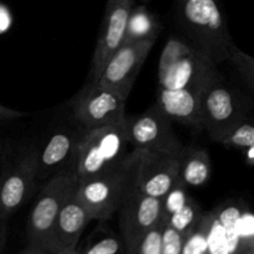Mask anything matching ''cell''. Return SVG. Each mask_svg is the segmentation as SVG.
<instances>
[{
  "label": "cell",
  "instance_id": "obj_1",
  "mask_svg": "<svg viewBox=\"0 0 254 254\" xmlns=\"http://www.w3.org/2000/svg\"><path fill=\"white\" fill-rule=\"evenodd\" d=\"M158 76L161 88L201 92L218 72L217 64L202 50L178 37H170L161 52Z\"/></svg>",
  "mask_w": 254,
  "mask_h": 254
},
{
  "label": "cell",
  "instance_id": "obj_2",
  "mask_svg": "<svg viewBox=\"0 0 254 254\" xmlns=\"http://www.w3.org/2000/svg\"><path fill=\"white\" fill-rule=\"evenodd\" d=\"M181 21L195 46L216 64L228 61L236 44L218 0H181Z\"/></svg>",
  "mask_w": 254,
  "mask_h": 254
},
{
  "label": "cell",
  "instance_id": "obj_3",
  "mask_svg": "<svg viewBox=\"0 0 254 254\" xmlns=\"http://www.w3.org/2000/svg\"><path fill=\"white\" fill-rule=\"evenodd\" d=\"M129 146L127 117L117 123L87 130L74 153L78 181L88 180L118 165L129 154Z\"/></svg>",
  "mask_w": 254,
  "mask_h": 254
},
{
  "label": "cell",
  "instance_id": "obj_4",
  "mask_svg": "<svg viewBox=\"0 0 254 254\" xmlns=\"http://www.w3.org/2000/svg\"><path fill=\"white\" fill-rule=\"evenodd\" d=\"M136 150L131 149L122 163L106 173L78 181L77 196L92 220H109L118 211L124 196L135 184Z\"/></svg>",
  "mask_w": 254,
  "mask_h": 254
},
{
  "label": "cell",
  "instance_id": "obj_5",
  "mask_svg": "<svg viewBox=\"0 0 254 254\" xmlns=\"http://www.w3.org/2000/svg\"><path fill=\"white\" fill-rule=\"evenodd\" d=\"M78 186L76 171L62 170L52 176L31 208L26 225L27 245L50 252L57 216L64 201Z\"/></svg>",
  "mask_w": 254,
  "mask_h": 254
},
{
  "label": "cell",
  "instance_id": "obj_6",
  "mask_svg": "<svg viewBox=\"0 0 254 254\" xmlns=\"http://www.w3.org/2000/svg\"><path fill=\"white\" fill-rule=\"evenodd\" d=\"M252 109L250 102L231 87L221 82L220 76L211 79L200 94V112L202 128L217 143L245 121Z\"/></svg>",
  "mask_w": 254,
  "mask_h": 254
},
{
  "label": "cell",
  "instance_id": "obj_7",
  "mask_svg": "<svg viewBox=\"0 0 254 254\" xmlns=\"http://www.w3.org/2000/svg\"><path fill=\"white\" fill-rule=\"evenodd\" d=\"M127 136L129 145L136 150L183 155L186 149L156 103L139 116L127 117Z\"/></svg>",
  "mask_w": 254,
  "mask_h": 254
},
{
  "label": "cell",
  "instance_id": "obj_8",
  "mask_svg": "<svg viewBox=\"0 0 254 254\" xmlns=\"http://www.w3.org/2000/svg\"><path fill=\"white\" fill-rule=\"evenodd\" d=\"M119 230L127 254H133L140 238L158 225L163 215V198L151 197L133 188L119 206Z\"/></svg>",
  "mask_w": 254,
  "mask_h": 254
},
{
  "label": "cell",
  "instance_id": "obj_9",
  "mask_svg": "<svg viewBox=\"0 0 254 254\" xmlns=\"http://www.w3.org/2000/svg\"><path fill=\"white\" fill-rule=\"evenodd\" d=\"M127 99L98 82H89L76 97L73 114L87 130L126 118Z\"/></svg>",
  "mask_w": 254,
  "mask_h": 254
},
{
  "label": "cell",
  "instance_id": "obj_10",
  "mask_svg": "<svg viewBox=\"0 0 254 254\" xmlns=\"http://www.w3.org/2000/svg\"><path fill=\"white\" fill-rule=\"evenodd\" d=\"M155 42L156 40L124 42L109 57L96 82L128 99L136 77Z\"/></svg>",
  "mask_w": 254,
  "mask_h": 254
},
{
  "label": "cell",
  "instance_id": "obj_11",
  "mask_svg": "<svg viewBox=\"0 0 254 254\" xmlns=\"http://www.w3.org/2000/svg\"><path fill=\"white\" fill-rule=\"evenodd\" d=\"M181 156L136 150L135 188L144 195L163 198L178 183Z\"/></svg>",
  "mask_w": 254,
  "mask_h": 254
},
{
  "label": "cell",
  "instance_id": "obj_12",
  "mask_svg": "<svg viewBox=\"0 0 254 254\" xmlns=\"http://www.w3.org/2000/svg\"><path fill=\"white\" fill-rule=\"evenodd\" d=\"M134 0H107L102 29L94 49L89 82H96L109 57L123 45Z\"/></svg>",
  "mask_w": 254,
  "mask_h": 254
},
{
  "label": "cell",
  "instance_id": "obj_13",
  "mask_svg": "<svg viewBox=\"0 0 254 254\" xmlns=\"http://www.w3.org/2000/svg\"><path fill=\"white\" fill-rule=\"evenodd\" d=\"M37 179V153L20 159L0 179V221L14 215L31 195Z\"/></svg>",
  "mask_w": 254,
  "mask_h": 254
},
{
  "label": "cell",
  "instance_id": "obj_14",
  "mask_svg": "<svg viewBox=\"0 0 254 254\" xmlns=\"http://www.w3.org/2000/svg\"><path fill=\"white\" fill-rule=\"evenodd\" d=\"M91 221H93L91 213L78 198L76 189L60 210L50 251L77 248L82 233Z\"/></svg>",
  "mask_w": 254,
  "mask_h": 254
},
{
  "label": "cell",
  "instance_id": "obj_15",
  "mask_svg": "<svg viewBox=\"0 0 254 254\" xmlns=\"http://www.w3.org/2000/svg\"><path fill=\"white\" fill-rule=\"evenodd\" d=\"M201 92L189 88H159L156 104L171 122L202 128L200 112Z\"/></svg>",
  "mask_w": 254,
  "mask_h": 254
},
{
  "label": "cell",
  "instance_id": "obj_16",
  "mask_svg": "<svg viewBox=\"0 0 254 254\" xmlns=\"http://www.w3.org/2000/svg\"><path fill=\"white\" fill-rule=\"evenodd\" d=\"M78 140L68 131L55 133L44 149L37 153V178H45L59 170L71 156H74Z\"/></svg>",
  "mask_w": 254,
  "mask_h": 254
},
{
  "label": "cell",
  "instance_id": "obj_17",
  "mask_svg": "<svg viewBox=\"0 0 254 254\" xmlns=\"http://www.w3.org/2000/svg\"><path fill=\"white\" fill-rule=\"evenodd\" d=\"M211 171V159L205 149H185L179 169V181L181 184L186 188H201L208 183Z\"/></svg>",
  "mask_w": 254,
  "mask_h": 254
},
{
  "label": "cell",
  "instance_id": "obj_18",
  "mask_svg": "<svg viewBox=\"0 0 254 254\" xmlns=\"http://www.w3.org/2000/svg\"><path fill=\"white\" fill-rule=\"evenodd\" d=\"M160 30L161 25L159 24L155 15L151 14L143 5L133 6L127 22L124 42L156 40Z\"/></svg>",
  "mask_w": 254,
  "mask_h": 254
},
{
  "label": "cell",
  "instance_id": "obj_19",
  "mask_svg": "<svg viewBox=\"0 0 254 254\" xmlns=\"http://www.w3.org/2000/svg\"><path fill=\"white\" fill-rule=\"evenodd\" d=\"M203 213L201 212L198 203L191 197L183 207L179 208L176 212H174L164 221L174 230L179 231L184 236H188L196 227Z\"/></svg>",
  "mask_w": 254,
  "mask_h": 254
},
{
  "label": "cell",
  "instance_id": "obj_20",
  "mask_svg": "<svg viewBox=\"0 0 254 254\" xmlns=\"http://www.w3.org/2000/svg\"><path fill=\"white\" fill-rule=\"evenodd\" d=\"M79 254H127L121 237L111 232L92 236Z\"/></svg>",
  "mask_w": 254,
  "mask_h": 254
},
{
  "label": "cell",
  "instance_id": "obj_21",
  "mask_svg": "<svg viewBox=\"0 0 254 254\" xmlns=\"http://www.w3.org/2000/svg\"><path fill=\"white\" fill-rule=\"evenodd\" d=\"M220 144L227 148L245 149L254 148V117L248 116L233 130H231Z\"/></svg>",
  "mask_w": 254,
  "mask_h": 254
},
{
  "label": "cell",
  "instance_id": "obj_22",
  "mask_svg": "<svg viewBox=\"0 0 254 254\" xmlns=\"http://www.w3.org/2000/svg\"><path fill=\"white\" fill-rule=\"evenodd\" d=\"M183 254H211L208 243L207 220L202 215L196 227L186 236Z\"/></svg>",
  "mask_w": 254,
  "mask_h": 254
},
{
  "label": "cell",
  "instance_id": "obj_23",
  "mask_svg": "<svg viewBox=\"0 0 254 254\" xmlns=\"http://www.w3.org/2000/svg\"><path fill=\"white\" fill-rule=\"evenodd\" d=\"M228 61L232 64L242 81L254 96V57L246 54L236 45L235 49L231 52Z\"/></svg>",
  "mask_w": 254,
  "mask_h": 254
},
{
  "label": "cell",
  "instance_id": "obj_24",
  "mask_svg": "<svg viewBox=\"0 0 254 254\" xmlns=\"http://www.w3.org/2000/svg\"><path fill=\"white\" fill-rule=\"evenodd\" d=\"M190 198L191 196L189 195L188 188L178 180V183L163 197V215H161V218L166 220L169 216H171L179 208L183 207Z\"/></svg>",
  "mask_w": 254,
  "mask_h": 254
},
{
  "label": "cell",
  "instance_id": "obj_25",
  "mask_svg": "<svg viewBox=\"0 0 254 254\" xmlns=\"http://www.w3.org/2000/svg\"><path fill=\"white\" fill-rule=\"evenodd\" d=\"M163 218L160 222L148 231L140 238L133 254H161V232H163Z\"/></svg>",
  "mask_w": 254,
  "mask_h": 254
},
{
  "label": "cell",
  "instance_id": "obj_26",
  "mask_svg": "<svg viewBox=\"0 0 254 254\" xmlns=\"http://www.w3.org/2000/svg\"><path fill=\"white\" fill-rule=\"evenodd\" d=\"M185 240L186 236L174 230L164 221L161 232V254H183Z\"/></svg>",
  "mask_w": 254,
  "mask_h": 254
},
{
  "label": "cell",
  "instance_id": "obj_27",
  "mask_svg": "<svg viewBox=\"0 0 254 254\" xmlns=\"http://www.w3.org/2000/svg\"><path fill=\"white\" fill-rule=\"evenodd\" d=\"M26 114L22 113V112L15 111V109L7 108V107L1 106L0 104V122L2 121H12V119H17V118H22Z\"/></svg>",
  "mask_w": 254,
  "mask_h": 254
},
{
  "label": "cell",
  "instance_id": "obj_28",
  "mask_svg": "<svg viewBox=\"0 0 254 254\" xmlns=\"http://www.w3.org/2000/svg\"><path fill=\"white\" fill-rule=\"evenodd\" d=\"M19 254H49V252L45 250H42V248L27 245V247L25 248L24 251H21Z\"/></svg>",
  "mask_w": 254,
  "mask_h": 254
},
{
  "label": "cell",
  "instance_id": "obj_29",
  "mask_svg": "<svg viewBox=\"0 0 254 254\" xmlns=\"http://www.w3.org/2000/svg\"><path fill=\"white\" fill-rule=\"evenodd\" d=\"M245 158L248 165L254 166V148L245 149Z\"/></svg>",
  "mask_w": 254,
  "mask_h": 254
},
{
  "label": "cell",
  "instance_id": "obj_30",
  "mask_svg": "<svg viewBox=\"0 0 254 254\" xmlns=\"http://www.w3.org/2000/svg\"><path fill=\"white\" fill-rule=\"evenodd\" d=\"M49 254H79L77 248H68V250H55L50 251Z\"/></svg>",
  "mask_w": 254,
  "mask_h": 254
},
{
  "label": "cell",
  "instance_id": "obj_31",
  "mask_svg": "<svg viewBox=\"0 0 254 254\" xmlns=\"http://www.w3.org/2000/svg\"><path fill=\"white\" fill-rule=\"evenodd\" d=\"M4 233H2V230H1V227H0V247H1L2 246V242H4Z\"/></svg>",
  "mask_w": 254,
  "mask_h": 254
},
{
  "label": "cell",
  "instance_id": "obj_32",
  "mask_svg": "<svg viewBox=\"0 0 254 254\" xmlns=\"http://www.w3.org/2000/svg\"><path fill=\"white\" fill-rule=\"evenodd\" d=\"M1 158H2V145H1V140H0V163H1Z\"/></svg>",
  "mask_w": 254,
  "mask_h": 254
},
{
  "label": "cell",
  "instance_id": "obj_33",
  "mask_svg": "<svg viewBox=\"0 0 254 254\" xmlns=\"http://www.w3.org/2000/svg\"><path fill=\"white\" fill-rule=\"evenodd\" d=\"M141 1H144V2H146V1H149V0H141Z\"/></svg>",
  "mask_w": 254,
  "mask_h": 254
},
{
  "label": "cell",
  "instance_id": "obj_34",
  "mask_svg": "<svg viewBox=\"0 0 254 254\" xmlns=\"http://www.w3.org/2000/svg\"><path fill=\"white\" fill-rule=\"evenodd\" d=\"M0 250H1V248H0Z\"/></svg>",
  "mask_w": 254,
  "mask_h": 254
},
{
  "label": "cell",
  "instance_id": "obj_35",
  "mask_svg": "<svg viewBox=\"0 0 254 254\" xmlns=\"http://www.w3.org/2000/svg\"><path fill=\"white\" fill-rule=\"evenodd\" d=\"M0 248H1V247H0Z\"/></svg>",
  "mask_w": 254,
  "mask_h": 254
},
{
  "label": "cell",
  "instance_id": "obj_36",
  "mask_svg": "<svg viewBox=\"0 0 254 254\" xmlns=\"http://www.w3.org/2000/svg\"><path fill=\"white\" fill-rule=\"evenodd\" d=\"M180 1H181V0H180Z\"/></svg>",
  "mask_w": 254,
  "mask_h": 254
},
{
  "label": "cell",
  "instance_id": "obj_37",
  "mask_svg": "<svg viewBox=\"0 0 254 254\" xmlns=\"http://www.w3.org/2000/svg\"><path fill=\"white\" fill-rule=\"evenodd\" d=\"M253 254H254V253H253Z\"/></svg>",
  "mask_w": 254,
  "mask_h": 254
}]
</instances>
